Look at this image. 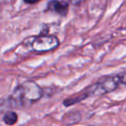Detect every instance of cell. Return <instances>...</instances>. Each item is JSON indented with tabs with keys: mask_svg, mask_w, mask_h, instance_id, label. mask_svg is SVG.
I'll return each mask as SVG.
<instances>
[{
	"mask_svg": "<svg viewBox=\"0 0 126 126\" xmlns=\"http://www.w3.org/2000/svg\"><path fill=\"white\" fill-rule=\"evenodd\" d=\"M18 120V115L16 114V112L13 111H8L3 114V121L5 125H14L17 123Z\"/></svg>",
	"mask_w": 126,
	"mask_h": 126,
	"instance_id": "52a82bcc",
	"label": "cell"
},
{
	"mask_svg": "<svg viewBox=\"0 0 126 126\" xmlns=\"http://www.w3.org/2000/svg\"><path fill=\"white\" fill-rule=\"evenodd\" d=\"M43 95V89L35 81H24L14 89L10 96L0 100V113H5L11 109L30 107Z\"/></svg>",
	"mask_w": 126,
	"mask_h": 126,
	"instance_id": "6da1fadb",
	"label": "cell"
},
{
	"mask_svg": "<svg viewBox=\"0 0 126 126\" xmlns=\"http://www.w3.org/2000/svg\"><path fill=\"white\" fill-rule=\"evenodd\" d=\"M96 94H100V93H99L98 84H97V82H95V83H93V84L89 85V86H88L83 90H81V92H79V93H77V94H76L72 95V96L69 97V98L65 99V100L63 101V104L64 106L68 107V106L77 104V103L81 102V101H82V100H86V99L89 98V97H92Z\"/></svg>",
	"mask_w": 126,
	"mask_h": 126,
	"instance_id": "3957f363",
	"label": "cell"
},
{
	"mask_svg": "<svg viewBox=\"0 0 126 126\" xmlns=\"http://www.w3.org/2000/svg\"><path fill=\"white\" fill-rule=\"evenodd\" d=\"M26 3H28V4H33V3H38L40 0H23Z\"/></svg>",
	"mask_w": 126,
	"mask_h": 126,
	"instance_id": "30bf717a",
	"label": "cell"
},
{
	"mask_svg": "<svg viewBox=\"0 0 126 126\" xmlns=\"http://www.w3.org/2000/svg\"><path fill=\"white\" fill-rule=\"evenodd\" d=\"M86 126H93V125H86Z\"/></svg>",
	"mask_w": 126,
	"mask_h": 126,
	"instance_id": "8fae6325",
	"label": "cell"
},
{
	"mask_svg": "<svg viewBox=\"0 0 126 126\" xmlns=\"http://www.w3.org/2000/svg\"><path fill=\"white\" fill-rule=\"evenodd\" d=\"M69 1H70V3H71V4L78 5V4H80V3H82V2H84L85 0H69Z\"/></svg>",
	"mask_w": 126,
	"mask_h": 126,
	"instance_id": "9c48e42d",
	"label": "cell"
},
{
	"mask_svg": "<svg viewBox=\"0 0 126 126\" xmlns=\"http://www.w3.org/2000/svg\"><path fill=\"white\" fill-rule=\"evenodd\" d=\"M69 4L66 2H62L59 0H51L47 4V10L56 12L62 16H65L68 12Z\"/></svg>",
	"mask_w": 126,
	"mask_h": 126,
	"instance_id": "5b68a950",
	"label": "cell"
},
{
	"mask_svg": "<svg viewBox=\"0 0 126 126\" xmlns=\"http://www.w3.org/2000/svg\"><path fill=\"white\" fill-rule=\"evenodd\" d=\"M81 113H80L79 111H70V112L66 113V114L63 117L62 122H63L64 125L70 126V125L79 123V122L81 121Z\"/></svg>",
	"mask_w": 126,
	"mask_h": 126,
	"instance_id": "8992f818",
	"label": "cell"
},
{
	"mask_svg": "<svg viewBox=\"0 0 126 126\" xmlns=\"http://www.w3.org/2000/svg\"><path fill=\"white\" fill-rule=\"evenodd\" d=\"M118 79H119V81H120V83L126 86V72H123V73L118 74Z\"/></svg>",
	"mask_w": 126,
	"mask_h": 126,
	"instance_id": "ba28073f",
	"label": "cell"
},
{
	"mask_svg": "<svg viewBox=\"0 0 126 126\" xmlns=\"http://www.w3.org/2000/svg\"><path fill=\"white\" fill-rule=\"evenodd\" d=\"M59 46V40L55 35L40 34L33 38L31 47L33 51L43 53L51 51Z\"/></svg>",
	"mask_w": 126,
	"mask_h": 126,
	"instance_id": "7a4b0ae2",
	"label": "cell"
},
{
	"mask_svg": "<svg viewBox=\"0 0 126 126\" xmlns=\"http://www.w3.org/2000/svg\"><path fill=\"white\" fill-rule=\"evenodd\" d=\"M97 84L99 87L100 94H108L115 91L121 83L117 75L114 76H104L97 81Z\"/></svg>",
	"mask_w": 126,
	"mask_h": 126,
	"instance_id": "277c9868",
	"label": "cell"
}]
</instances>
